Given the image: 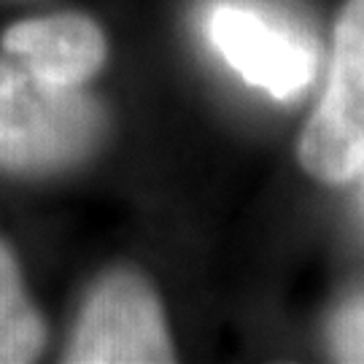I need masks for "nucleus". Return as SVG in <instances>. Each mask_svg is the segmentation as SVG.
Returning <instances> with one entry per match:
<instances>
[{
    "label": "nucleus",
    "instance_id": "obj_1",
    "mask_svg": "<svg viewBox=\"0 0 364 364\" xmlns=\"http://www.w3.org/2000/svg\"><path fill=\"white\" fill-rule=\"evenodd\" d=\"M103 111L78 87L49 84L25 65L0 63V165L49 173L78 162L100 141Z\"/></svg>",
    "mask_w": 364,
    "mask_h": 364
},
{
    "label": "nucleus",
    "instance_id": "obj_4",
    "mask_svg": "<svg viewBox=\"0 0 364 364\" xmlns=\"http://www.w3.org/2000/svg\"><path fill=\"white\" fill-rule=\"evenodd\" d=\"M205 33L246 84L278 100L302 92L316 76V43L254 6L216 3L205 16Z\"/></svg>",
    "mask_w": 364,
    "mask_h": 364
},
{
    "label": "nucleus",
    "instance_id": "obj_3",
    "mask_svg": "<svg viewBox=\"0 0 364 364\" xmlns=\"http://www.w3.org/2000/svg\"><path fill=\"white\" fill-rule=\"evenodd\" d=\"M73 364H162L173 346L156 294L141 275L117 270L105 275L87 299L68 348Z\"/></svg>",
    "mask_w": 364,
    "mask_h": 364
},
{
    "label": "nucleus",
    "instance_id": "obj_6",
    "mask_svg": "<svg viewBox=\"0 0 364 364\" xmlns=\"http://www.w3.org/2000/svg\"><path fill=\"white\" fill-rule=\"evenodd\" d=\"M43 321L30 305L19 270L0 246V364L33 362L43 348Z\"/></svg>",
    "mask_w": 364,
    "mask_h": 364
},
{
    "label": "nucleus",
    "instance_id": "obj_2",
    "mask_svg": "<svg viewBox=\"0 0 364 364\" xmlns=\"http://www.w3.org/2000/svg\"><path fill=\"white\" fill-rule=\"evenodd\" d=\"M299 165L324 183L364 176V0L338 16L321 103L299 138Z\"/></svg>",
    "mask_w": 364,
    "mask_h": 364
},
{
    "label": "nucleus",
    "instance_id": "obj_7",
    "mask_svg": "<svg viewBox=\"0 0 364 364\" xmlns=\"http://www.w3.org/2000/svg\"><path fill=\"white\" fill-rule=\"evenodd\" d=\"M329 348L340 362H364V294L348 299L329 321Z\"/></svg>",
    "mask_w": 364,
    "mask_h": 364
},
{
    "label": "nucleus",
    "instance_id": "obj_5",
    "mask_svg": "<svg viewBox=\"0 0 364 364\" xmlns=\"http://www.w3.org/2000/svg\"><path fill=\"white\" fill-rule=\"evenodd\" d=\"M3 46L30 73L60 87L84 84L105 60L100 27L78 14L19 22L3 36Z\"/></svg>",
    "mask_w": 364,
    "mask_h": 364
}]
</instances>
